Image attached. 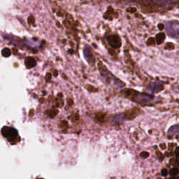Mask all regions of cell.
Segmentation results:
<instances>
[{"label":"cell","mask_w":179,"mask_h":179,"mask_svg":"<svg viewBox=\"0 0 179 179\" xmlns=\"http://www.w3.org/2000/svg\"><path fill=\"white\" fill-rule=\"evenodd\" d=\"M167 34L171 37L178 38L179 34V25L178 22H169L166 24Z\"/></svg>","instance_id":"cell-1"},{"label":"cell","mask_w":179,"mask_h":179,"mask_svg":"<svg viewBox=\"0 0 179 179\" xmlns=\"http://www.w3.org/2000/svg\"><path fill=\"white\" fill-rule=\"evenodd\" d=\"M163 89H164V86L162 83L160 81H155L147 86L146 92L150 94H155L159 93Z\"/></svg>","instance_id":"cell-2"},{"label":"cell","mask_w":179,"mask_h":179,"mask_svg":"<svg viewBox=\"0 0 179 179\" xmlns=\"http://www.w3.org/2000/svg\"><path fill=\"white\" fill-rule=\"evenodd\" d=\"M107 41L113 48H118L121 46V40L120 37L116 35H111V36L108 37Z\"/></svg>","instance_id":"cell-3"},{"label":"cell","mask_w":179,"mask_h":179,"mask_svg":"<svg viewBox=\"0 0 179 179\" xmlns=\"http://www.w3.org/2000/svg\"><path fill=\"white\" fill-rule=\"evenodd\" d=\"M83 54H84L85 58L86 59L88 60V62L89 63L90 62H93L95 61V58H94L93 52H92L91 48L88 46H86V47L84 48V50H83Z\"/></svg>","instance_id":"cell-4"},{"label":"cell","mask_w":179,"mask_h":179,"mask_svg":"<svg viewBox=\"0 0 179 179\" xmlns=\"http://www.w3.org/2000/svg\"><path fill=\"white\" fill-rule=\"evenodd\" d=\"M126 119V116L125 114H123V113H121V114L117 115L113 118V119L112 120L113 125H117V124H119L122 122H123L124 120Z\"/></svg>","instance_id":"cell-5"},{"label":"cell","mask_w":179,"mask_h":179,"mask_svg":"<svg viewBox=\"0 0 179 179\" xmlns=\"http://www.w3.org/2000/svg\"><path fill=\"white\" fill-rule=\"evenodd\" d=\"M178 124H176V125H173L170 128L169 130H168L167 134L168 136H173L174 134H178Z\"/></svg>","instance_id":"cell-6"},{"label":"cell","mask_w":179,"mask_h":179,"mask_svg":"<svg viewBox=\"0 0 179 179\" xmlns=\"http://www.w3.org/2000/svg\"><path fill=\"white\" fill-rule=\"evenodd\" d=\"M25 65L27 68H32L37 65L36 61L32 58H27L25 60Z\"/></svg>","instance_id":"cell-7"},{"label":"cell","mask_w":179,"mask_h":179,"mask_svg":"<svg viewBox=\"0 0 179 179\" xmlns=\"http://www.w3.org/2000/svg\"><path fill=\"white\" fill-rule=\"evenodd\" d=\"M165 37H166L165 34L164 33L157 34L156 35V42H157V44H158V45L162 44L164 41V39H165Z\"/></svg>","instance_id":"cell-8"},{"label":"cell","mask_w":179,"mask_h":179,"mask_svg":"<svg viewBox=\"0 0 179 179\" xmlns=\"http://www.w3.org/2000/svg\"><path fill=\"white\" fill-rule=\"evenodd\" d=\"M46 113L51 118H54L55 116H56L57 114L58 113V111L55 109H51V110H48V111H46Z\"/></svg>","instance_id":"cell-9"},{"label":"cell","mask_w":179,"mask_h":179,"mask_svg":"<svg viewBox=\"0 0 179 179\" xmlns=\"http://www.w3.org/2000/svg\"><path fill=\"white\" fill-rule=\"evenodd\" d=\"M170 175H171L172 177H175L176 176H177L178 173V169L177 167H174L173 168V169H171L170 170Z\"/></svg>","instance_id":"cell-10"},{"label":"cell","mask_w":179,"mask_h":179,"mask_svg":"<svg viewBox=\"0 0 179 179\" xmlns=\"http://www.w3.org/2000/svg\"><path fill=\"white\" fill-rule=\"evenodd\" d=\"M174 45L172 43H168L165 46V48L168 49V50H173V49H174Z\"/></svg>","instance_id":"cell-11"},{"label":"cell","mask_w":179,"mask_h":179,"mask_svg":"<svg viewBox=\"0 0 179 179\" xmlns=\"http://www.w3.org/2000/svg\"><path fill=\"white\" fill-rule=\"evenodd\" d=\"M155 44V40L153 38H150L147 41V45L148 46H154Z\"/></svg>","instance_id":"cell-12"},{"label":"cell","mask_w":179,"mask_h":179,"mask_svg":"<svg viewBox=\"0 0 179 179\" xmlns=\"http://www.w3.org/2000/svg\"><path fill=\"white\" fill-rule=\"evenodd\" d=\"M140 156H141L142 158H147V157L149 156V153H148V152H146V151H143L142 152V153H141V154H140Z\"/></svg>","instance_id":"cell-13"},{"label":"cell","mask_w":179,"mask_h":179,"mask_svg":"<svg viewBox=\"0 0 179 179\" xmlns=\"http://www.w3.org/2000/svg\"><path fill=\"white\" fill-rule=\"evenodd\" d=\"M67 126H68V124H67V123L65 121V120L61 122V123L59 124V127H62V128H64V127H67Z\"/></svg>","instance_id":"cell-14"},{"label":"cell","mask_w":179,"mask_h":179,"mask_svg":"<svg viewBox=\"0 0 179 179\" xmlns=\"http://www.w3.org/2000/svg\"><path fill=\"white\" fill-rule=\"evenodd\" d=\"M170 163H171L172 165H174V166H177V164H178V162H177V159H170Z\"/></svg>","instance_id":"cell-15"},{"label":"cell","mask_w":179,"mask_h":179,"mask_svg":"<svg viewBox=\"0 0 179 179\" xmlns=\"http://www.w3.org/2000/svg\"><path fill=\"white\" fill-rule=\"evenodd\" d=\"M34 21H35L34 18L32 17V16L29 17V19H28V22H29V24H32V23H34Z\"/></svg>","instance_id":"cell-16"},{"label":"cell","mask_w":179,"mask_h":179,"mask_svg":"<svg viewBox=\"0 0 179 179\" xmlns=\"http://www.w3.org/2000/svg\"><path fill=\"white\" fill-rule=\"evenodd\" d=\"M127 11L128 12H130V13H134V12H135L136 11V8H134V7H132V8H128L127 9Z\"/></svg>","instance_id":"cell-17"},{"label":"cell","mask_w":179,"mask_h":179,"mask_svg":"<svg viewBox=\"0 0 179 179\" xmlns=\"http://www.w3.org/2000/svg\"><path fill=\"white\" fill-rule=\"evenodd\" d=\"M167 170L166 169H162V172H161V173H162V175L163 176H166V175H167Z\"/></svg>","instance_id":"cell-18"},{"label":"cell","mask_w":179,"mask_h":179,"mask_svg":"<svg viewBox=\"0 0 179 179\" xmlns=\"http://www.w3.org/2000/svg\"><path fill=\"white\" fill-rule=\"evenodd\" d=\"M157 155H158V157H159V160L160 161H162V160H163V159H164V157H163V155H162V154H161L160 153H159V151H157Z\"/></svg>","instance_id":"cell-19"},{"label":"cell","mask_w":179,"mask_h":179,"mask_svg":"<svg viewBox=\"0 0 179 179\" xmlns=\"http://www.w3.org/2000/svg\"><path fill=\"white\" fill-rule=\"evenodd\" d=\"M158 28H159V30H162L163 29H164V25L163 24H159L158 25Z\"/></svg>","instance_id":"cell-20"},{"label":"cell","mask_w":179,"mask_h":179,"mask_svg":"<svg viewBox=\"0 0 179 179\" xmlns=\"http://www.w3.org/2000/svg\"><path fill=\"white\" fill-rule=\"evenodd\" d=\"M51 79V74L50 73H48L47 75H46L47 81H50Z\"/></svg>","instance_id":"cell-21"},{"label":"cell","mask_w":179,"mask_h":179,"mask_svg":"<svg viewBox=\"0 0 179 179\" xmlns=\"http://www.w3.org/2000/svg\"><path fill=\"white\" fill-rule=\"evenodd\" d=\"M160 147H161V148H162V149H166V144H164V143H163V144H160Z\"/></svg>","instance_id":"cell-22"},{"label":"cell","mask_w":179,"mask_h":179,"mask_svg":"<svg viewBox=\"0 0 179 179\" xmlns=\"http://www.w3.org/2000/svg\"><path fill=\"white\" fill-rule=\"evenodd\" d=\"M175 154H176V158H178V147H177V148H176V152H175Z\"/></svg>","instance_id":"cell-23"},{"label":"cell","mask_w":179,"mask_h":179,"mask_svg":"<svg viewBox=\"0 0 179 179\" xmlns=\"http://www.w3.org/2000/svg\"><path fill=\"white\" fill-rule=\"evenodd\" d=\"M69 105H72V104H73V102H72V100H69Z\"/></svg>","instance_id":"cell-24"},{"label":"cell","mask_w":179,"mask_h":179,"mask_svg":"<svg viewBox=\"0 0 179 179\" xmlns=\"http://www.w3.org/2000/svg\"><path fill=\"white\" fill-rule=\"evenodd\" d=\"M58 72H57V71H55V74H54V76L55 77H57V76H58Z\"/></svg>","instance_id":"cell-25"},{"label":"cell","mask_w":179,"mask_h":179,"mask_svg":"<svg viewBox=\"0 0 179 179\" xmlns=\"http://www.w3.org/2000/svg\"><path fill=\"white\" fill-rule=\"evenodd\" d=\"M72 50H71V49H70V50H69V52L70 53H73V52H72Z\"/></svg>","instance_id":"cell-26"},{"label":"cell","mask_w":179,"mask_h":179,"mask_svg":"<svg viewBox=\"0 0 179 179\" xmlns=\"http://www.w3.org/2000/svg\"><path fill=\"white\" fill-rule=\"evenodd\" d=\"M41 179H42V178H41Z\"/></svg>","instance_id":"cell-27"}]
</instances>
